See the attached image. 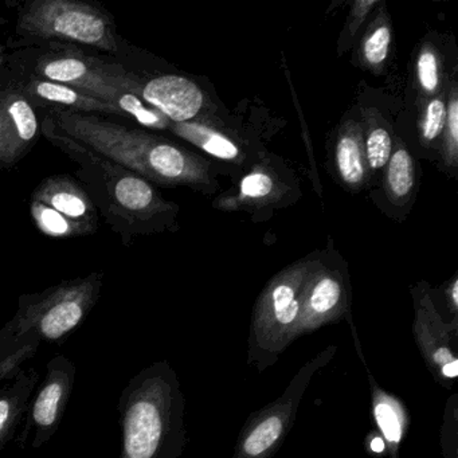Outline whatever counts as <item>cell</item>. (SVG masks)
I'll list each match as a JSON object with an SVG mask.
<instances>
[{
	"mask_svg": "<svg viewBox=\"0 0 458 458\" xmlns=\"http://www.w3.org/2000/svg\"><path fill=\"white\" fill-rule=\"evenodd\" d=\"M9 47L7 45H0V71H4L9 63V53H7Z\"/></svg>",
	"mask_w": 458,
	"mask_h": 458,
	"instance_id": "31",
	"label": "cell"
},
{
	"mask_svg": "<svg viewBox=\"0 0 458 458\" xmlns=\"http://www.w3.org/2000/svg\"><path fill=\"white\" fill-rule=\"evenodd\" d=\"M336 165L343 182L351 187H359L366 178V154L363 138L358 124L350 123L336 143Z\"/></svg>",
	"mask_w": 458,
	"mask_h": 458,
	"instance_id": "18",
	"label": "cell"
},
{
	"mask_svg": "<svg viewBox=\"0 0 458 458\" xmlns=\"http://www.w3.org/2000/svg\"><path fill=\"white\" fill-rule=\"evenodd\" d=\"M379 22V21H377ZM391 44V29L387 23L379 22L369 34L361 47V57L369 68H379L387 60Z\"/></svg>",
	"mask_w": 458,
	"mask_h": 458,
	"instance_id": "23",
	"label": "cell"
},
{
	"mask_svg": "<svg viewBox=\"0 0 458 458\" xmlns=\"http://www.w3.org/2000/svg\"><path fill=\"white\" fill-rule=\"evenodd\" d=\"M0 72H2V71H0ZM4 124H2V114H0V168H4Z\"/></svg>",
	"mask_w": 458,
	"mask_h": 458,
	"instance_id": "32",
	"label": "cell"
},
{
	"mask_svg": "<svg viewBox=\"0 0 458 458\" xmlns=\"http://www.w3.org/2000/svg\"><path fill=\"white\" fill-rule=\"evenodd\" d=\"M336 352V345L318 352L297 371L280 398L251 414L241 430L233 458H272L276 454L296 420L313 377L331 363Z\"/></svg>",
	"mask_w": 458,
	"mask_h": 458,
	"instance_id": "8",
	"label": "cell"
},
{
	"mask_svg": "<svg viewBox=\"0 0 458 458\" xmlns=\"http://www.w3.org/2000/svg\"><path fill=\"white\" fill-rule=\"evenodd\" d=\"M76 377V364L65 355H55L47 361L44 380L37 386L29 403L18 446L23 449L29 444L33 449H41L55 436L68 409Z\"/></svg>",
	"mask_w": 458,
	"mask_h": 458,
	"instance_id": "9",
	"label": "cell"
},
{
	"mask_svg": "<svg viewBox=\"0 0 458 458\" xmlns=\"http://www.w3.org/2000/svg\"><path fill=\"white\" fill-rule=\"evenodd\" d=\"M15 31L21 39L12 47L17 49L55 44L120 53L114 18L79 0H30L18 12Z\"/></svg>",
	"mask_w": 458,
	"mask_h": 458,
	"instance_id": "6",
	"label": "cell"
},
{
	"mask_svg": "<svg viewBox=\"0 0 458 458\" xmlns=\"http://www.w3.org/2000/svg\"><path fill=\"white\" fill-rule=\"evenodd\" d=\"M117 411L120 458H182L187 444L186 401L167 360L155 361L127 383Z\"/></svg>",
	"mask_w": 458,
	"mask_h": 458,
	"instance_id": "3",
	"label": "cell"
},
{
	"mask_svg": "<svg viewBox=\"0 0 458 458\" xmlns=\"http://www.w3.org/2000/svg\"><path fill=\"white\" fill-rule=\"evenodd\" d=\"M30 214L37 229L50 238L65 240V238L87 237L96 233L89 227L69 221L68 218L53 210L50 206L39 200L30 199Z\"/></svg>",
	"mask_w": 458,
	"mask_h": 458,
	"instance_id": "20",
	"label": "cell"
},
{
	"mask_svg": "<svg viewBox=\"0 0 458 458\" xmlns=\"http://www.w3.org/2000/svg\"><path fill=\"white\" fill-rule=\"evenodd\" d=\"M41 342L37 337L26 336L22 342L0 347V383L17 374L23 363L34 358Z\"/></svg>",
	"mask_w": 458,
	"mask_h": 458,
	"instance_id": "22",
	"label": "cell"
},
{
	"mask_svg": "<svg viewBox=\"0 0 458 458\" xmlns=\"http://www.w3.org/2000/svg\"><path fill=\"white\" fill-rule=\"evenodd\" d=\"M139 98L165 114L171 123L191 122L205 106V95L199 87L174 74L141 81Z\"/></svg>",
	"mask_w": 458,
	"mask_h": 458,
	"instance_id": "14",
	"label": "cell"
},
{
	"mask_svg": "<svg viewBox=\"0 0 458 458\" xmlns=\"http://www.w3.org/2000/svg\"><path fill=\"white\" fill-rule=\"evenodd\" d=\"M447 296L450 299V304H452L453 312H454L455 318H457L458 310V281L457 278L453 280L452 285L447 288Z\"/></svg>",
	"mask_w": 458,
	"mask_h": 458,
	"instance_id": "30",
	"label": "cell"
},
{
	"mask_svg": "<svg viewBox=\"0 0 458 458\" xmlns=\"http://www.w3.org/2000/svg\"><path fill=\"white\" fill-rule=\"evenodd\" d=\"M9 71L12 79L17 82L23 95L30 101L34 109L47 112L68 111L77 114H98V116H117L127 119L116 106L90 98L74 88L58 82L38 79L31 74Z\"/></svg>",
	"mask_w": 458,
	"mask_h": 458,
	"instance_id": "13",
	"label": "cell"
},
{
	"mask_svg": "<svg viewBox=\"0 0 458 458\" xmlns=\"http://www.w3.org/2000/svg\"><path fill=\"white\" fill-rule=\"evenodd\" d=\"M441 446L444 458H458V396L453 394L445 407L441 426Z\"/></svg>",
	"mask_w": 458,
	"mask_h": 458,
	"instance_id": "25",
	"label": "cell"
},
{
	"mask_svg": "<svg viewBox=\"0 0 458 458\" xmlns=\"http://www.w3.org/2000/svg\"><path fill=\"white\" fill-rule=\"evenodd\" d=\"M445 122H446V106L441 98H433L428 101L423 114L420 133L426 143L436 140L444 132Z\"/></svg>",
	"mask_w": 458,
	"mask_h": 458,
	"instance_id": "28",
	"label": "cell"
},
{
	"mask_svg": "<svg viewBox=\"0 0 458 458\" xmlns=\"http://www.w3.org/2000/svg\"><path fill=\"white\" fill-rule=\"evenodd\" d=\"M417 79L423 92L433 95L439 87L438 57L430 47H423L417 60Z\"/></svg>",
	"mask_w": 458,
	"mask_h": 458,
	"instance_id": "27",
	"label": "cell"
},
{
	"mask_svg": "<svg viewBox=\"0 0 458 458\" xmlns=\"http://www.w3.org/2000/svg\"><path fill=\"white\" fill-rule=\"evenodd\" d=\"M275 190L272 176L265 173H251L241 182V197L245 199L259 200L269 197Z\"/></svg>",
	"mask_w": 458,
	"mask_h": 458,
	"instance_id": "29",
	"label": "cell"
},
{
	"mask_svg": "<svg viewBox=\"0 0 458 458\" xmlns=\"http://www.w3.org/2000/svg\"><path fill=\"white\" fill-rule=\"evenodd\" d=\"M313 262L301 261L278 273L254 305L248 363L262 372L299 339L300 292Z\"/></svg>",
	"mask_w": 458,
	"mask_h": 458,
	"instance_id": "7",
	"label": "cell"
},
{
	"mask_svg": "<svg viewBox=\"0 0 458 458\" xmlns=\"http://www.w3.org/2000/svg\"><path fill=\"white\" fill-rule=\"evenodd\" d=\"M412 296L415 342L434 380L444 387L452 388L458 377V358L455 353L458 323H445L426 292H414Z\"/></svg>",
	"mask_w": 458,
	"mask_h": 458,
	"instance_id": "10",
	"label": "cell"
},
{
	"mask_svg": "<svg viewBox=\"0 0 458 458\" xmlns=\"http://www.w3.org/2000/svg\"><path fill=\"white\" fill-rule=\"evenodd\" d=\"M0 114L4 124V168L17 165L31 151L41 133L38 116L6 68L0 72Z\"/></svg>",
	"mask_w": 458,
	"mask_h": 458,
	"instance_id": "12",
	"label": "cell"
},
{
	"mask_svg": "<svg viewBox=\"0 0 458 458\" xmlns=\"http://www.w3.org/2000/svg\"><path fill=\"white\" fill-rule=\"evenodd\" d=\"M444 155L446 165L454 167L457 165L458 154V101L457 93L453 90L449 106L446 109V122H445Z\"/></svg>",
	"mask_w": 458,
	"mask_h": 458,
	"instance_id": "26",
	"label": "cell"
},
{
	"mask_svg": "<svg viewBox=\"0 0 458 458\" xmlns=\"http://www.w3.org/2000/svg\"><path fill=\"white\" fill-rule=\"evenodd\" d=\"M103 283V273L95 272L37 293L21 294L17 312L0 328V347L26 336L52 344L65 342L98 304Z\"/></svg>",
	"mask_w": 458,
	"mask_h": 458,
	"instance_id": "5",
	"label": "cell"
},
{
	"mask_svg": "<svg viewBox=\"0 0 458 458\" xmlns=\"http://www.w3.org/2000/svg\"><path fill=\"white\" fill-rule=\"evenodd\" d=\"M350 299L340 273L312 264L300 292V336L348 315Z\"/></svg>",
	"mask_w": 458,
	"mask_h": 458,
	"instance_id": "11",
	"label": "cell"
},
{
	"mask_svg": "<svg viewBox=\"0 0 458 458\" xmlns=\"http://www.w3.org/2000/svg\"><path fill=\"white\" fill-rule=\"evenodd\" d=\"M47 114L64 133L149 183L199 186L208 182L202 159L147 131L125 127L98 114Z\"/></svg>",
	"mask_w": 458,
	"mask_h": 458,
	"instance_id": "2",
	"label": "cell"
},
{
	"mask_svg": "<svg viewBox=\"0 0 458 458\" xmlns=\"http://www.w3.org/2000/svg\"><path fill=\"white\" fill-rule=\"evenodd\" d=\"M31 199L50 206L69 221L89 227L93 232L98 230L100 214L84 187L72 176L64 174L49 176L34 190Z\"/></svg>",
	"mask_w": 458,
	"mask_h": 458,
	"instance_id": "15",
	"label": "cell"
},
{
	"mask_svg": "<svg viewBox=\"0 0 458 458\" xmlns=\"http://www.w3.org/2000/svg\"><path fill=\"white\" fill-rule=\"evenodd\" d=\"M7 68L74 88L122 111L131 93L139 96L141 80L117 64L88 55L69 45H36L9 55ZM123 112V111H122Z\"/></svg>",
	"mask_w": 458,
	"mask_h": 458,
	"instance_id": "4",
	"label": "cell"
},
{
	"mask_svg": "<svg viewBox=\"0 0 458 458\" xmlns=\"http://www.w3.org/2000/svg\"><path fill=\"white\" fill-rule=\"evenodd\" d=\"M387 187L395 200L406 199L414 189V163L406 148H399L387 163Z\"/></svg>",
	"mask_w": 458,
	"mask_h": 458,
	"instance_id": "21",
	"label": "cell"
},
{
	"mask_svg": "<svg viewBox=\"0 0 458 458\" xmlns=\"http://www.w3.org/2000/svg\"><path fill=\"white\" fill-rule=\"evenodd\" d=\"M41 132L80 165L77 178L124 245L136 235L152 232L155 219L173 211V205L165 202L148 181L64 133L49 114H44Z\"/></svg>",
	"mask_w": 458,
	"mask_h": 458,
	"instance_id": "1",
	"label": "cell"
},
{
	"mask_svg": "<svg viewBox=\"0 0 458 458\" xmlns=\"http://www.w3.org/2000/svg\"><path fill=\"white\" fill-rule=\"evenodd\" d=\"M168 130L219 159L235 160L240 157V148L230 139L199 123H171Z\"/></svg>",
	"mask_w": 458,
	"mask_h": 458,
	"instance_id": "19",
	"label": "cell"
},
{
	"mask_svg": "<svg viewBox=\"0 0 458 458\" xmlns=\"http://www.w3.org/2000/svg\"><path fill=\"white\" fill-rule=\"evenodd\" d=\"M367 375L371 387V411L377 423V430L382 436L383 444L390 458H399V449L406 436L409 426V415L406 407L395 395L383 390L369 372L366 361Z\"/></svg>",
	"mask_w": 458,
	"mask_h": 458,
	"instance_id": "17",
	"label": "cell"
},
{
	"mask_svg": "<svg viewBox=\"0 0 458 458\" xmlns=\"http://www.w3.org/2000/svg\"><path fill=\"white\" fill-rule=\"evenodd\" d=\"M39 385L36 369H21L0 390V452L17 437L31 396Z\"/></svg>",
	"mask_w": 458,
	"mask_h": 458,
	"instance_id": "16",
	"label": "cell"
},
{
	"mask_svg": "<svg viewBox=\"0 0 458 458\" xmlns=\"http://www.w3.org/2000/svg\"><path fill=\"white\" fill-rule=\"evenodd\" d=\"M391 151H393V143L385 128L377 127L369 131L364 154H366L367 165L371 170H380L385 167L390 160Z\"/></svg>",
	"mask_w": 458,
	"mask_h": 458,
	"instance_id": "24",
	"label": "cell"
}]
</instances>
